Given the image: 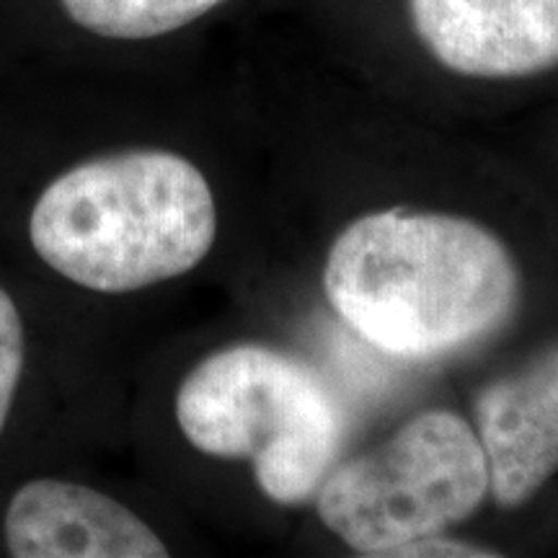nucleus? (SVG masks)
I'll return each instance as SVG.
<instances>
[{
	"mask_svg": "<svg viewBox=\"0 0 558 558\" xmlns=\"http://www.w3.org/2000/svg\"><path fill=\"white\" fill-rule=\"evenodd\" d=\"M21 373H24V324L13 298L0 288V432L9 422Z\"/></svg>",
	"mask_w": 558,
	"mask_h": 558,
	"instance_id": "obj_9",
	"label": "nucleus"
},
{
	"mask_svg": "<svg viewBox=\"0 0 558 558\" xmlns=\"http://www.w3.org/2000/svg\"><path fill=\"white\" fill-rule=\"evenodd\" d=\"M488 488L476 427L452 409H424L380 445L333 465L316 509L344 546L383 558L473 518Z\"/></svg>",
	"mask_w": 558,
	"mask_h": 558,
	"instance_id": "obj_4",
	"label": "nucleus"
},
{
	"mask_svg": "<svg viewBox=\"0 0 558 558\" xmlns=\"http://www.w3.org/2000/svg\"><path fill=\"white\" fill-rule=\"evenodd\" d=\"M226 0H60L65 16L88 34L145 41L194 24Z\"/></svg>",
	"mask_w": 558,
	"mask_h": 558,
	"instance_id": "obj_8",
	"label": "nucleus"
},
{
	"mask_svg": "<svg viewBox=\"0 0 558 558\" xmlns=\"http://www.w3.org/2000/svg\"><path fill=\"white\" fill-rule=\"evenodd\" d=\"M16 558H163L166 543L122 501L73 481L37 478L13 494L3 520Z\"/></svg>",
	"mask_w": 558,
	"mask_h": 558,
	"instance_id": "obj_7",
	"label": "nucleus"
},
{
	"mask_svg": "<svg viewBox=\"0 0 558 558\" xmlns=\"http://www.w3.org/2000/svg\"><path fill=\"white\" fill-rule=\"evenodd\" d=\"M324 292L373 347L432 360L507 326L520 305L522 275L507 243L469 215L383 207L331 241Z\"/></svg>",
	"mask_w": 558,
	"mask_h": 558,
	"instance_id": "obj_1",
	"label": "nucleus"
},
{
	"mask_svg": "<svg viewBox=\"0 0 558 558\" xmlns=\"http://www.w3.org/2000/svg\"><path fill=\"white\" fill-rule=\"evenodd\" d=\"M29 239L70 282L124 295L197 269L218 239V205L205 173L179 153H111L39 194Z\"/></svg>",
	"mask_w": 558,
	"mask_h": 558,
	"instance_id": "obj_2",
	"label": "nucleus"
},
{
	"mask_svg": "<svg viewBox=\"0 0 558 558\" xmlns=\"http://www.w3.org/2000/svg\"><path fill=\"white\" fill-rule=\"evenodd\" d=\"M476 435L494 505L520 509L548 486L558 473V339L481 388Z\"/></svg>",
	"mask_w": 558,
	"mask_h": 558,
	"instance_id": "obj_6",
	"label": "nucleus"
},
{
	"mask_svg": "<svg viewBox=\"0 0 558 558\" xmlns=\"http://www.w3.org/2000/svg\"><path fill=\"white\" fill-rule=\"evenodd\" d=\"M177 424L194 450L246 460L279 507H300L337 465L344 414L303 360L243 341L215 349L177 390Z\"/></svg>",
	"mask_w": 558,
	"mask_h": 558,
	"instance_id": "obj_3",
	"label": "nucleus"
},
{
	"mask_svg": "<svg viewBox=\"0 0 558 558\" xmlns=\"http://www.w3.org/2000/svg\"><path fill=\"white\" fill-rule=\"evenodd\" d=\"M488 558L499 556L497 548L481 546V543H471L463 538H450L448 533L424 535L407 543L396 550L393 558Z\"/></svg>",
	"mask_w": 558,
	"mask_h": 558,
	"instance_id": "obj_10",
	"label": "nucleus"
},
{
	"mask_svg": "<svg viewBox=\"0 0 558 558\" xmlns=\"http://www.w3.org/2000/svg\"><path fill=\"white\" fill-rule=\"evenodd\" d=\"M416 39L450 73L520 81L558 68V0H407Z\"/></svg>",
	"mask_w": 558,
	"mask_h": 558,
	"instance_id": "obj_5",
	"label": "nucleus"
}]
</instances>
